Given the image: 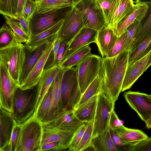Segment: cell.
I'll return each instance as SVG.
<instances>
[{
    "instance_id": "cell-18",
    "label": "cell",
    "mask_w": 151,
    "mask_h": 151,
    "mask_svg": "<svg viewBox=\"0 0 151 151\" xmlns=\"http://www.w3.org/2000/svg\"><path fill=\"white\" fill-rule=\"evenodd\" d=\"M118 37L113 28L106 26L97 31L96 43L102 58L107 57Z\"/></svg>"
},
{
    "instance_id": "cell-24",
    "label": "cell",
    "mask_w": 151,
    "mask_h": 151,
    "mask_svg": "<svg viewBox=\"0 0 151 151\" xmlns=\"http://www.w3.org/2000/svg\"><path fill=\"white\" fill-rule=\"evenodd\" d=\"M49 42L44 43L33 50H28L25 48V58L20 78V86L44 52Z\"/></svg>"
},
{
    "instance_id": "cell-5",
    "label": "cell",
    "mask_w": 151,
    "mask_h": 151,
    "mask_svg": "<svg viewBox=\"0 0 151 151\" xmlns=\"http://www.w3.org/2000/svg\"><path fill=\"white\" fill-rule=\"evenodd\" d=\"M61 92L63 111L73 110L81 96L76 67L64 70Z\"/></svg>"
},
{
    "instance_id": "cell-54",
    "label": "cell",
    "mask_w": 151,
    "mask_h": 151,
    "mask_svg": "<svg viewBox=\"0 0 151 151\" xmlns=\"http://www.w3.org/2000/svg\"><path fill=\"white\" fill-rule=\"evenodd\" d=\"M146 127L149 129L151 128V116L149 120L145 123Z\"/></svg>"
},
{
    "instance_id": "cell-14",
    "label": "cell",
    "mask_w": 151,
    "mask_h": 151,
    "mask_svg": "<svg viewBox=\"0 0 151 151\" xmlns=\"http://www.w3.org/2000/svg\"><path fill=\"white\" fill-rule=\"evenodd\" d=\"M42 123L41 146L51 142H58L64 145L68 149L74 132L61 129L49 123Z\"/></svg>"
},
{
    "instance_id": "cell-32",
    "label": "cell",
    "mask_w": 151,
    "mask_h": 151,
    "mask_svg": "<svg viewBox=\"0 0 151 151\" xmlns=\"http://www.w3.org/2000/svg\"><path fill=\"white\" fill-rule=\"evenodd\" d=\"M36 10L42 13L52 10L73 6L67 0H35Z\"/></svg>"
},
{
    "instance_id": "cell-41",
    "label": "cell",
    "mask_w": 151,
    "mask_h": 151,
    "mask_svg": "<svg viewBox=\"0 0 151 151\" xmlns=\"http://www.w3.org/2000/svg\"><path fill=\"white\" fill-rule=\"evenodd\" d=\"M127 41V31L118 37L116 42L107 57L116 56L125 50Z\"/></svg>"
},
{
    "instance_id": "cell-1",
    "label": "cell",
    "mask_w": 151,
    "mask_h": 151,
    "mask_svg": "<svg viewBox=\"0 0 151 151\" xmlns=\"http://www.w3.org/2000/svg\"><path fill=\"white\" fill-rule=\"evenodd\" d=\"M129 53L124 50L114 57L103 58L101 60L99 75L102 81V92L114 104L122 92Z\"/></svg>"
},
{
    "instance_id": "cell-43",
    "label": "cell",
    "mask_w": 151,
    "mask_h": 151,
    "mask_svg": "<svg viewBox=\"0 0 151 151\" xmlns=\"http://www.w3.org/2000/svg\"><path fill=\"white\" fill-rule=\"evenodd\" d=\"M21 130V124H17L14 126L8 145L10 151H16L20 141Z\"/></svg>"
},
{
    "instance_id": "cell-15",
    "label": "cell",
    "mask_w": 151,
    "mask_h": 151,
    "mask_svg": "<svg viewBox=\"0 0 151 151\" xmlns=\"http://www.w3.org/2000/svg\"><path fill=\"white\" fill-rule=\"evenodd\" d=\"M56 38L49 42L44 52L27 77L21 85L20 87L21 89H31L37 85L44 70L49 56L53 48Z\"/></svg>"
},
{
    "instance_id": "cell-2",
    "label": "cell",
    "mask_w": 151,
    "mask_h": 151,
    "mask_svg": "<svg viewBox=\"0 0 151 151\" xmlns=\"http://www.w3.org/2000/svg\"><path fill=\"white\" fill-rule=\"evenodd\" d=\"M37 94V85L33 88L16 90L13 99L12 116L17 124H22L34 116Z\"/></svg>"
},
{
    "instance_id": "cell-39",
    "label": "cell",
    "mask_w": 151,
    "mask_h": 151,
    "mask_svg": "<svg viewBox=\"0 0 151 151\" xmlns=\"http://www.w3.org/2000/svg\"><path fill=\"white\" fill-rule=\"evenodd\" d=\"M0 35V48L7 46L14 41L16 42L13 31L6 22L1 28Z\"/></svg>"
},
{
    "instance_id": "cell-25",
    "label": "cell",
    "mask_w": 151,
    "mask_h": 151,
    "mask_svg": "<svg viewBox=\"0 0 151 151\" xmlns=\"http://www.w3.org/2000/svg\"><path fill=\"white\" fill-rule=\"evenodd\" d=\"M98 94L92 97L77 109L73 110L81 121L89 122L93 121L96 110Z\"/></svg>"
},
{
    "instance_id": "cell-4",
    "label": "cell",
    "mask_w": 151,
    "mask_h": 151,
    "mask_svg": "<svg viewBox=\"0 0 151 151\" xmlns=\"http://www.w3.org/2000/svg\"><path fill=\"white\" fill-rule=\"evenodd\" d=\"M25 48L22 43L14 41L0 48V61L6 65L12 77L20 86V80L25 58Z\"/></svg>"
},
{
    "instance_id": "cell-47",
    "label": "cell",
    "mask_w": 151,
    "mask_h": 151,
    "mask_svg": "<svg viewBox=\"0 0 151 151\" xmlns=\"http://www.w3.org/2000/svg\"><path fill=\"white\" fill-rule=\"evenodd\" d=\"M130 151H151V137H148L135 145L132 146Z\"/></svg>"
},
{
    "instance_id": "cell-57",
    "label": "cell",
    "mask_w": 151,
    "mask_h": 151,
    "mask_svg": "<svg viewBox=\"0 0 151 151\" xmlns=\"http://www.w3.org/2000/svg\"><path fill=\"white\" fill-rule=\"evenodd\" d=\"M148 96L151 99V95H148Z\"/></svg>"
},
{
    "instance_id": "cell-36",
    "label": "cell",
    "mask_w": 151,
    "mask_h": 151,
    "mask_svg": "<svg viewBox=\"0 0 151 151\" xmlns=\"http://www.w3.org/2000/svg\"><path fill=\"white\" fill-rule=\"evenodd\" d=\"M52 91L53 86L52 84L45 96L35 115L36 117L42 122H43L50 106Z\"/></svg>"
},
{
    "instance_id": "cell-13",
    "label": "cell",
    "mask_w": 151,
    "mask_h": 151,
    "mask_svg": "<svg viewBox=\"0 0 151 151\" xmlns=\"http://www.w3.org/2000/svg\"><path fill=\"white\" fill-rule=\"evenodd\" d=\"M61 69V68L59 66L55 65L49 68L44 70L43 71L37 85L35 116L45 96Z\"/></svg>"
},
{
    "instance_id": "cell-21",
    "label": "cell",
    "mask_w": 151,
    "mask_h": 151,
    "mask_svg": "<svg viewBox=\"0 0 151 151\" xmlns=\"http://www.w3.org/2000/svg\"><path fill=\"white\" fill-rule=\"evenodd\" d=\"M0 151L9 144L16 121L11 112L0 107Z\"/></svg>"
},
{
    "instance_id": "cell-48",
    "label": "cell",
    "mask_w": 151,
    "mask_h": 151,
    "mask_svg": "<svg viewBox=\"0 0 151 151\" xmlns=\"http://www.w3.org/2000/svg\"><path fill=\"white\" fill-rule=\"evenodd\" d=\"M67 149V147L62 143L58 142L49 143L42 146L41 151L50 150L59 151Z\"/></svg>"
},
{
    "instance_id": "cell-19",
    "label": "cell",
    "mask_w": 151,
    "mask_h": 151,
    "mask_svg": "<svg viewBox=\"0 0 151 151\" xmlns=\"http://www.w3.org/2000/svg\"><path fill=\"white\" fill-rule=\"evenodd\" d=\"M151 54V50L141 59L128 66L122 85V92L130 88L145 72Z\"/></svg>"
},
{
    "instance_id": "cell-10",
    "label": "cell",
    "mask_w": 151,
    "mask_h": 151,
    "mask_svg": "<svg viewBox=\"0 0 151 151\" xmlns=\"http://www.w3.org/2000/svg\"><path fill=\"white\" fill-rule=\"evenodd\" d=\"M114 104L102 91L98 96L97 105L93 121L92 138L109 129V121Z\"/></svg>"
},
{
    "instance_id": "cell-42",
    "label": "cell",
    "mask_w": 151,
    "mask_h": 151,
    "mask_svg": "<svg viewBox=\"0 0 151 151\" xmlns=\"http://www.w3.org/2000/svg\"><path fill=\"white\" fill-rule=\"evenodd\" d=\"M140 21L136 20L127 29V41L125 50L130 51L136 38Z\"/></svg>"
},
{
    "instance_id": "cell-34",
    "label": "cell",
    "mask_w": 151,
    "mask_h": 151,
    "mask_svg": "<svg viewBox=\"0 0 151 151\" xmlns=\"http://www.w3.org/2000/svg\"><path fill=\"white\" fill-rule=\"evenodd\" d=\"M3 16L6 22L14 32L16 42L25 43L29 41L30 37L22 29L16 19L7 16Z\"/></svg>"
},
{
    "instance_id": "cell-55",
    "label": "cell",
    "mask_w": 151,
    "mask_h": 151,
    "mask_svg": "<svg viewBox=\"0 0 151 151\" xmlns=\"http://www.w3.org/2000/svg\"><path fill=\"white\" fill-rule=\"evenodd\" d=\"M151 65V54L150 57L148 62L145 69V72L146 70Z\"/></svg>"
},
{
    "instance_id": "cell-38",
    "label": "cell",
    "mask_w": 151,
    "mask_h": 151,
    "mask_svg": "<svg viewBox=\"0 0 151 151\" xmlns=\"http://www.w3.org/2000/svg\"><path fill=\"white\" fill-rule=\"evenodd\" d=\"M93 130V121L87 122L76 151H83L91 147Z\"/></svg>"
},
{
    "instance_id": "cell-11",
    "label": "cell",
    "mask_w": 151,
    "mask_h": 151,
    "mask_svg": "<svg viewBox=\"0 0 151 151\" xmlns=\"http://www.w3.org/2000/svg\"><path fill=\"white\" fill-rule=\"evenodd\" d=\"M84 27V21L82 14L73 6L64 19L58 32L57 37L69 44Z\"/></svg>"
},
{
    "instance_id": "cell-46",
    "label": "cell",
    "mask_w": 151,
    "mask_h": 151,
    "mask_svg": "<svg viewBox=\"0 0 151 151\" xmlns=\"http://www.w3.org/2000/svg\"><path fill=\"white\" fill-rule=\"evenodd\" d=\"M36 9L37 5L35 1L27 0L23 8L21 16L27 20H31Z\"/></svg>"
},
{
    "instance_id": "cell-26",
    "label": "cell",
    "mask_w": 151,
    "mask_h": 151,
    "mask_svg": "<svg viewBox=\"0 0 151 151\" xmlns=\"http://www.w3.org/2000/svg\"><path fill=\"white\" fill-rule=\"evenodd\" d=\"M147 4L146 11L140 21L136 38L129 52L135 49L151 32V3Z\"/></svg>"
},
{
    "instance_id": "cell-7",
    "label": "cell",
    "mask_w": 151,
    "mask_h": 151,
    "mask_svg": "<svg viewBox=\"0 0 151 151\" xmlns=\"http://www.w3.org/2000/svg\"><path fill=\"white\" fill-rule=\"evenodd\" d=\"M73 7H67L42 13H39L36 10L30 21L31 35L47 29L64 19Z\"/></svg>"
},
{
    "instance_id": "cell-3",
    "label": "cell",
    "mask_w": 151,
    "mask_h": 151,
    "mask_svg": "<svg viewBox=\"0 0 151 151\" xmlns=\"http://www.w3.org/2000/svg\"><path fill=\"white\" fill-rule=\"evenodd\" d=\"M21 125L20 139L16 151H41L42 122L33 116Z\"/></svg>"
},
{
    "instance_id": "cell-44",
    "label": "cell",
    "mask_w": 151,
    "mask_h": 151,
    "mask_svg": "<svg viewBox=\"0 0 151 151\" xmlns=\"http://www.w3.org/2000/svg\"><path fill=\"white\" fill-rule=\"evenodd\" d=\"M61 42V40L57 37L55 40L53 48L47 60L44 70H46L56 65L58 52Z\"/></svg>"
},
{
    "instance_id": "cell-49",
    "label": "cell",
    "mask_w": 151,
    "mask_h": 151,
    "mask_svg": "<svg viewBox=\"0 0 151 151\" xmlns=\"http://www.w3.org/2000/svg\"><path fill=\"white\" fill-rule=\"evenodd\" d=\"M123 123L122 121L119 119L114 109H113L111 113L109 121V129L113 130H116L123 125Z\"/></svg>"
},
{
    "instance_id": "cell-29",
    "label": "cell",
    "mask_w": 151,
    "mask_h": 151,
    "mask_svg": "<svg viewBox=\"0 0 151 151\" xmlns=\"http://www.w3.org/2000/svg\"><path fill=\"white\" fill-rule=\"evenodd\" d=\"M91 147L96 151H117L111 139L109 129L93 138Z\"/></svg>"
},
{
    "instance_id": "cell-20",
    "label": "cell",
    "mask_w": 151,
    "mask_h": 151,
    "mask_svg": "<svg viewBox=\"0 0 151 151\" xmlns=\"http://www.w3.org/2000/svg\"><path fill=\"white\" fill-rule=\"evenodd\" d=\"M64 20L60 21L43 31L32 35L29 41L24 45L25 48L28 50H33L45 43L53 41L57 37L58 32Z\"/></svg>"
},
{
    "instance_id": "cell-6",
    "label": "cell",
    "mask_w": 151,
    "mask_h": 151,
    "mask_svg": "<svg viewBox=\"0 0 151 151\" xmlns=\"http://www.w3.org/2000/svg\"><path fill=\"white\" fill-rule=\"evenodd\" d=\"M102 58L94 54L85 57L76 65L81 96L99 74Z\"/></svg>"
},
{
    "instance_id": "cell-30",
    "label": "cell",
    "mask_w": 151,
    "mask_h": 151,
    "mask_svg": "<svg viewBox=\"0 0 151 151\" xmlns=\"http://www.w3.org/2000/svg\"><path fill=\"white\" fill-rule=\"evenodd\" d=\"M102 81L99 75L81 96L78 103L74 107V110L94 96L99 94L102 91Z\"/></svg>"
},
{
    "instance_id": "cell-22",
    "label": "cell",
    "mask_w": 151,
    "mask_h": 151,
    "mask_svg": "<svg viewBox=\"0 0 151 151\" xmlns=\"http://www.w3.org/2000/svg\"><path fill=\"white\" fill-rule=\"evenodd\" d=\"M147 7V4H136L132 11L122 19L113 29L119 37L136 20L140 21L144 16Z\"/></svg>"
},
{
    "instance_id": "cell-33",
    "label": "cell",
    "mask_w": 151,
    "mask_h": 151,
    "mask_svg": "<svg viewBox=\"0 0 151 151\" xmlns=\"http://www.w3.org/2000/svg\"><path fill=\"white\" fill-rule=\"evenodd\" d=\"M91 50L89 45L85 46L66 58L59 66L61 69H65L76 66L85 57L91 54Z\"/></svg>"
},
{
    "instance_id": "cell-9",
    "label": "cell",
    "mask_w": 151,
    "mask_h": 151,
    "mask_svg": "<svg viewBox=\"0 0 151 151\" xmlns=\"http://www.w3.org/2000/svg\"><path fill=\"white\" fill-rule=\"evenodd\" d=\"M20 87L11 76L6 64L0 61V107L13 112L14 92Z\"/></svg>"
},
{
    "instance_id": "cell-50",
    "label": "cell",
    "mask_w": 151,
    "mask_h": 151,
    "mask_svg": "<svg viewBox=\"0 0 151 151\" xmlns=\"http://www.w3.org/2000/svg\"><path fill=\"white\" fill-rule=\"evenodd\" d=\"M16 19L17 21L22 29L30 37V20H27L22 16L18 17Z\"/></svg>"
},
{
    "instance_id": "cell-27",
    "label": "cell",
    "mask_w": 151,
    "mask_h": 151,
    "mask_svg": "<svg viewBox=\"0 0 151 151\" xmlns=\"http://www.w3.org/2000/svg\"><path fill=\"white\" fill-rule=\"evenodd\" d=\"M115 130L125 144L131 146L136 145L148 137L142 131L129 128L123 125Z\"/></svg>"
},
{
    "instance_id": "cell-31",
    "label": "cell",
    "mask_w": 151,
    "mask_h": 151,
    "mask_svg": "<svg viewBox=\"0 0 151 151\" xmlns=\"http://www.w3.org/2000/svg\"><path fill=\"white\" fill-rule=\"evenodd\" d=\"M151 50V32L134 50L129 52L128 66L141 59Z\"/></svg>"
},
{
    "instance_id": "cell-56",
    "label": "cell",
    "mask_w": 151,
    "mask_h": 151,
    "mask_svg": "<svg viewBox=\"0 0 151 151\" xmlns=\"http://www.w3.org/2000/svg\"><path fill=\"white\" fill-rule=\"evenodd\" d=\"M69 2L72 4L73 5L77 3L81 0H67Z\"/></svg>"
},
{
    "instance_id": "cell-40",
    "label": "cell",
    "mask_w": 151,
    "mask_h": 151,
    "mask_svg": "<svg viewBox=\"0 0 151 151\" xmlns=\"http://www.w3.org/2000/svg\"><path fill=\"white\" fill-rule=\"evenodd\" d=\"M87 122L83 123L74 132L67 149L69 151H76L83 134L86 129Z\"/></svg>"
},
{
    "instance_id": "cell-37",
    "label": "cell",
    "mask_w": 151,
    "mask_h": 151,
    "mask_svg": "<svg viewBox=\"0 0 151 151\" xmlns=\"http://www.w3.org/2000/svg\"><path fill=\"white\" fill-rule=\"evenodd\" d=\"M96 0L103 12L106 26L109 27L114 9L118 0Z\"/></svg>"
},
{
    "instance_id": "cell-16",
    "label": "cell",
    "mask_w": 151,
    "mask_h": 151,
    "mask_svg": "<svg viewBox=\"0 0 151 151\" xmlns=\"http://www.w3.org/2000/svg\"><path fill=\"white\" fill-rule=\"evenodd\" d=\"M97 33V31L94 29L86 27H83L68 44L61 62L80 49L92 43H96Z\"/></svg>"
},
{
    "instance_id": "cell-45",
    "label": "cell",
    "mask_w": 151,
    "mask_h": 151,
    "mask_svg": "<svg viewBox=\"0 0 151 151\" xmlns=\"http://www.w3.org/2000/svg\"><path fill=\"white\" fill-rule=\"evenodd\" d=\"M112 140L117 151H130L132 146L126 145L116 130L109 129Z\"/></svg>"
},
{
    "instance_id": "cell-51",
    "label": "cell",
    "mask_w": 151,
    "mask_h": 151,
    "mask_svg": "<svg viewBox=\"0 0 151 151\" xmlns=\"http://www.w3.org/2000/svg\"><path fill=\"white\" fill-rule=\"evenodd\" d=\"M68 44L61 41L58 52L56 65L59 66L61 63L64 53Z\"/></svg>"
},
{
    "instance_id": "cell-35",
    "label": "cell",
    "mask_w": 151,
    "mask_h": 151,
    "mask_svg": "<svg viewBox=\"0 0 151 151\" xmlns=\"http://www.w3.org/2000/svg\"><path fill=\"white\" fill-rule=\"evenodd\" d=\"M18 0H0V12L3 15L17 18Z\"/></svg>"
},
{
    "instance_id": "cell-28",
    "label": "cell",
    "mask_w": 151,
    "mask_h": 151,
    "mask_svg": "<svg viewBox=\"0 0 151 151\" xmlns=\"http://www.w3.org/2000/svg\"><path fill=\"white\" fill-rule=\"evenodd\" d=\"M134 5L133 0H118L108 27L113 29L122 19L132 11Z\"/></svg>"
},
{
    "instance_id": "cell-23",
    "label": "cell",
    "mask_w": 151,
    "mask_h": 151,
    "mask_svg": "<svg viewBox=\"0 0 151 151\" xmlns=\"http://www.w3.org/2000/svg\"><path fill=\"white\" fill-rule=\"evenodd\" d=\"M83 123L77 117L73 110L69 109L63 111L55 119L48 123L61 129L75 132Z\"/></svg>"
},
{
    "instance_id": "cell-8",
    "label": "cell",
    "mask_w": 151,
    "mask_h": 151,
    "mask_svg": "<svg viewBox=\"0 0 151 151\" xmlns=\"http://www.w3.org/2000/svg\"><path fill=\"white\" fill-rule=\"evenodd\" d=\"M73 6L82 14L85 27L98 31L106 26L103 12L96 0H81Z\"/></svg>"
},
{
    "instance_id": "cell-52",
    "label": "cell",
    "mask_w": 151,
    "mask_h": 151,
    "mask_svg": "<svg viewBox=\"0 0 151 151\" xmlns=\"http://www.w3.org/2000/svg\"><path fill=\"white\" fill-rule=\"evenodd\" d=\"M27 0H18L17 10V16L20 17L22 14L23 8Z\"/></svg>"
},
{
    "instance_id": "cell-12",
    "label": "cell",
    "mask_w": 151,
    "mask_h": 151,
    "mask_svg": "<svg viewBox=\"0 0 151 151\" xmlns=\"http://www.w3.org/2000/svg\"><path fill=\"white\" fill-rule=\"evenodd\" d=\"M124 96L130 106L145 123L151 116V99L148 95L129 91L124 93Z\"/></svg>"
},
{
    "instance_id": "cell-17",
    "label": "cell",
    "mask_w": 151,
    "mask_h": 151,
    "mask_svg": "<svg viewBox=\"0 0 151 151\" xmlns=\"http://www.w3.org/2000/svg\"><path fill=\"white\" fill-rule=\"evenodd\" d=\"M64 70L61 69L52 83L53 91L51 105L42 122L48 123L52 122L63 111L61 85Z\"/></svg>"
},
{
    "instance_id": "cell-53",
    "label": "cell",
    "mask_w": 151,
    "mask_h": 151,
    "mask_svg": "<svg viewBox=\"0 0 151 151\" xmlns=\"http://www.w3.org/2000/svg\"><path fill=\"white\" fill-rule=\"evenodd\" d=\"M136 4H148L151 3V0H135Z\"/></svg>"
}]
</instances>
